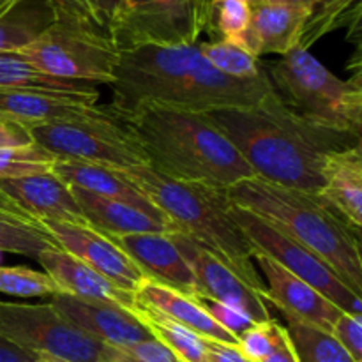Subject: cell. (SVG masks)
Listing matches in <instances>:
<instances>
[{
    "mask_svg": "<svg viewBox=\"0 0 362 362\" xmlns=\"http://www.w3.org/2000/svg\"><path fill=\"white\" fill-rule=\"evenodd\" d=\"M202 303V306L205 308L209 315L221 325L225 331H228L230 334L235 336L239 339V336L243 334L246 329H250L251 325L257 324L246 311H243L240 308L230 306V304H223L218 303V300H211V299H198Z\"/></svg>",
    "mask_w": 362,
    "mask_h": 362,
    "instance_id": "obj_38",
    "label": "cell"
},
{
    "mask_svg": "<svg viewBox=\"0 0 362 362\" xmlns=\"http://www.w3.org/2000/svg\"><path fill=\"white\" fill-rule=\"evenodd\" d=\"M37 262L45 269L46 274L62 290V296L90 300V303L113 304V306L127 308V310L134 308L133 293L113 285L105 276L92 271L88 265L64 251L62 247L52 246L41 251Z\"/></svg>",
    "mask_w": 362,
    "mask_h": 362,
    "instance_id": "obj_20",
    "label": "cell"
},
{
    "mask_svg": "<svg viewBox=\"0 0 362 362\" xmlns=\"http://www.w3.org/2000/svg\"><path fill=\"white\" fill-rule=\"evenodd\" d=\"M52 172L67 186L80 187L88 193L98 194V197L124 202V204L133 205L161 221H166L165 216L151 204V200L138 187L127 182L115 168L95 165V163L78 161V159H57Z\"/></svg>",
    "mask_w": 362,
    "mask_h": 362,
    "instance_id": "obj_23",
    "label": "cell"
},
{
    "mask_svg": "<svg viewBox=\"0 0 362 362\" xmlns=\"http://www.w3.org/2000/svg\"><path fill=\"white\" fill-rule=\"evenodd\" d=\"M0 334L37 356L66 362L105 359V343L85 334L52 303L18 304L0 300Z\"/></svg>",
    "mask_w": 362,
    "mask_h": 362,
    "instance_id": "obj_8",
    "label": "cell"
},
{
    "mask_svg": "<svg viewBox=\"0 0 362 362\" xmlns=\"http://www.w3.org/2000/svg\"><path fill=\"white\" fill-rule=\"evenodd\" d=\"M0 293L14 297H55L62 296V290L46 272L21 267H2L0 265Z\"/></svg>",
    "mask_w": 362,
    "mask_h": 362,
    "instance_id": "obj_34",
    "label": "cell"
},
{
    "mask_svg": "<svg viewBox=\"0 0 362 362\" xmlns=\"http://www.w3.org/2000/svg\"><path fill=\"white\" fill-rule=\"evenodd\" d=\"M253 260L258 272H262V279L265 278L262 299L267 303V306L272 304L278 308L285 318H293L331 332L336 318L343 313L336 304H332L313 286L290 274L267 255L255 251Z\"/></svg>",
    "mask_w": 362,
    "mask_h": 362,
    "instance_id": "obj_14",
    "label": "cell"
},
{
    "mask_svg": "<svg viewBox=\"0 0 362 362\" xmlns=\"http://www.w3.org/2000/svg\"><path fill=\"white\" fill-rule=\"evenodd\" d=\"M32 144L30 131L21 124L0 115V148L18 147V145Z\"/></svg>",
    "mask_w": 362,
    "mask_h": 362,
    "instance_id": "obj_40",
    "label": "cell"
},
{
    "mask_svg": "<svg viewBox=\"0 0 362 362\" xmlns=\"http://www.w3.org/2000/svg\"><path fill=\"white\" fill-rule=\"evenodd\" d=\"M112 239L141 269L147 279L197 299L200 297L193 272L177 244L173 243L172 232L134 233V235L112 237Z\"/></svg>",
    "mask_w": 362,
    "mask_h": 362,
    "instance_id": "obj_16",
    "label": "cell"
},
{
    "mask_svg": "<svg viewBox=\"0 0 362 362\" xmlns=\"http://www.w3.org/2000/svg\"><path fill=\"white\" fill-rule=\"evenodd\" d=\"M0 115L30 129L64 120L112 117L115 112L110 105H99V99L28 88H0Z\"/></svg>",
    "mask_w": 362,
    "mask_h": 362,
    "instance_id": "obj_15",
    "label": "cell"
},
{
    "mask_svg": "<svg viewBox=\"0 0 362 362\" xmlns=\"http://www.w3.org/2000/svg\"><path fill=\"white\" fill-rule=\"evenodd\" d=\"M57 158L37 144L0 148V180L52 172Z\"/></svg>",
    "mask_w": 362,
    "mask_h": 362,
    "instance_id": "obj_33",
    "label": "cell"
},
{
    "mask_svg": "<svg viewBox=\"0 0 362 362\" xmlns=\"http://www.w3.org/2000/svg\"><path fill=\"white\" fill-rule=\"evenodd\" d=\"M133 311L141 324L148 329L152 338L168 346L182 362H209L207 343L191 329L170 320L156 310L134 303Z\"/></svg>",
    "mask_w": 362,
    "mask_h": 362,
    "instance_id": "obj_28",
    "label": "cell"
},
{
    "mask_svg": "<svg viewBox=\"0 0 362 362\" xmlns=\"http://www.w3.org/2000/svg\"><path fill=\"white\" fill-rule=\"evenodd\" d=\"M0 216L2 218H9V219H16V221L21 223H28V225H34V226H42L41 223L35 221L32 216H28L27 212L23 211L21 207H18L6 193L0 191Z\"/></svg>",
    "mask_w": 362,
    "mask_h": 362,
    "instance_id": "obj_44",
    "label": "cell"
},
{
    "mask_svg": "<svg viewBox=\"0 0 362 362\" xmlns=\"http://www.w3.org/2000/svg\"><path fill=\"white\" fill-rule=\"evenodd\" d=\"M18 0H0L13 4ZM55 14V21L74 25L113 42L122 0H45Z\"/></svg>",
    "mask_w": 362,
    "mask_h": 362,
    "instance_id": "obj_27",
    "label": "cell"
},
{
    "mask_svg": "<svg viewBox=\"0 0 362 362\" xmlns=\"http://www.w3.org/2000/svg\"><path fill=\"white\" fill-rule=\"evenodd\" d=\"M336 341L349 352L354 362H362V317L343 311L331 329Z\"/></svg>",
    "mask_w": 362,
    "mask_h": 362,
    "instance_id": "obj_39",
    "label": "cell"
},
{
    "mask_svg": "<svg viewBox=\"0 0 362 362\" xmlns=\"http://www.w3.org/2000/svg\"><path fill=\"white\" fill-rule=\"evenodd\" d=\"M115 170L151 200L175 232L202 244L264 296V279L253 260L255 247L230 216L226 189L168 179L148 165Z\"/></svg>",
    "mask_w": 362,
    "mask_h": 362,
    "instance_id": "obj_5",
    "label": "cell"
},
{
    "mask_svg": "<svg viewBox=\"0 0 362 362\" xmlns=\"http://www.w3.org/2000/svg\"><path fill=\"white\" fill-rule=\"evenodd\" d=\"M34 362H66V361H60V359H53V357H45V356H39L37 359Z\"/></svg>",
    "mask_w": 362,
    "mask_h": 362,
    "instance_id": "obj_46",
    "label": "cell"
},
{
    "mask_svg": "<svg viewBox=\"0 0 362 362\" xmlns=\"http://www.w3.org/2000/svg\"><path fill=\"white\" fill-rule=\"evenodd\" d=\"M296 4H299V6L306 7V9H308V11H310V9H311V7H313L315 0H296Z\"/></svg>",
    "mask_w": 362,
    "mask_h": 362,
    "instance_id": "obj_45",
    "label": "cell"
},
{
    "mask_svg": "<svg viewBox=\"0 0 362 362\" xmlns=\"http://www.w3.org/2000/svg\"><path fill=\"white\" fill-rule=\"evenodd\" d=\"M310 11L299 4L260 0L251 4V20L240 46L257 59L286 55L299 46L300 32Z\"/></svg>",
    "mask_w": 362,
    "mask_h": 362,
    "instance_id": "obj_18",
    "label": "cell"
},
{
    "mask_svg": "<svg viewBox=\"0 0 362 362\" xmlns=\"http://www.w3.org/2000/svg\"><path fill=\"white\" fill-rule=\"evenodd\" d=\"M14 53L48 76L108 87L119 62V48L112 41L64 21H55Z\"/></svg>",
    "mask_w": 362,
    "mask_h": 362,
    "instance_id": "obj_7",
    "label": "cell"
},
{
    "mask_svg": "<svg viewBox=\"0 0 362 362\" xmlns=\"http://www.w3.org/2000/svg\"><path fill=\"white\" fill-rule=\"evenodd\" d=\"M283 325L276 320L257 322L239 336V352L250 362H262L274 350L283 332Z\"/></svg>",
    "mask_w": 362,
    "mask_h": 362,
    "instance_id": "obj_36",
    "label": "cell"
},
{
    "mask_svg": "<svg viewBox=\"0 0 362 362\" xmlns=\"http://www.w3.org/2000/svg\"><path fill=\"white\" fill-rule=\"evenodd\" d=\"M0 88H28L52 94L99 99L98 85L48 76L25 62L18 53H0Z\"/></svg>",
    "mask_w": 362,
    "mask_h": 362,
    "instance_id": "obj_26",
    "label": "cell"
},
{
    "mask_svg": "<svg viewBox=\"0 0 362 362\" xmlns=\"http://www.w3.org/2000/svg\"><path fill=\"white\" fill-rule=\"evenodd\" d=\"M204 59L226 76L239 78H255L262 73V60L251 55L246 48L232 41L218 39L212 42H198Z\"/></svg>",
    "mask_w": 362,
    "mask_h": 362,
    "instance_id": "obj_31",
    "label": "cell"
},
{
    "mask_svg": "<svg viewBox=\"0 0 362 362\" xmlns=\"http://www.w3.org/2000/svg\"><path fill=\"white\" fill-rule=\"evenodd\" d=\"M207 115L255 175L310 193L322 187L327 156L361 145V134L296 112L276 90L253 106L212 110Z\"/></svg>",
    "mask_w": 362,
    "mask_h": 362,
    "instance_id": "obj_1",
    "label": "cell"
},
{
    "mask_svg": "<svg viewBox=\"0 0 362 362\" xmlns=\"http://www.w3.org/2000/svg\"><path fill=\"white\" fill-rule=\"evenodd\" d=\"M42 226L59 247L83 262L92 271L105 276L119 288L133 293L145 279L141 269L110 235L99 232L90 223L45 221Z\"/></svg>",
    "mask_w": 362,
    "mask_h": 362,
    "instance_id": "obj_12",
    "label": "cell"
},
{
    "mask_svg": "<svg viewBox=\"0 0 362 362\" xmlns=\"http://www.w3.org/2000/svg\"><path fill=\"white\" fill-rule=\"evenodd\" d=\"M37 357V354L16 345L9 338L0 334V362H34Z\"/></svg>",
    "mask_w": 362,
    "mask_h": 362,
    "instance_id": "obj_41",
    "label": "cell"
},
{
    "mask_svg": "<svg viewBox=\"0 0 362 362\" xmlns=\"http://www.w3.org/2000/svg\"><path fill=\"white\" fill-rule=\"evenodd\" d=\"M55 23V14L45 0L0 4V53L20 52Z\"/></svg>",
    "mask_w": 362,
    "mask_h": 362,
    "instance_id": "obj_25",
    "label": "cell"
},
{
    "mask_svg": "<svg viewBox=\"0 0 362 362\" xmlns=\"http://www.w3.org/2000/svg\"><path fill=\"white\" fill-rule=\"evenodd\" d=\"M318 197L331 205L350 226H362V148L338 151L327 156Z\"/></svg>",
    "mask_w": 362,
    "mask_h": 362,
    "instance_id": "obj_22",
    "label": "cell"
},
{
    "mask_svg": "<svg viewBox=\"0 0 362 362\" xmlns=\"http://www.w3.org/2000/svg\"><path fill=\"white\" fill-rule=\"evenodd\" d=\"M49 303L85 334L105 345L126 346L152 338L136 313L127 308L90 303L71 296H55Z\"/></svg>",
    "mask_w": 362,
    "mask_h": 362,
    "instance_id": "obj_17",
    "label": "cell"
},
{
    "mask_svg": "<svg viewBox=\"0 0 362 362\" xmlns=\"http://www.w3.org/2000/svg\"><path fill=\"white\" fill-rule=\"evenodd\" d=\"M214 0H122L113 30L119 49L141 45H197L211 27Z\"/></svg>",
    "mask_w": 362,
    "mask_h": 362,
    "instance_id": "obj_9",
    "label": "cell"
},
{
    "mask_svg": "<svg viewBox=\"0 0 362 362\" xmlns=\"http://www.w3.org/2000/svg\"><path fill=\"white\" fill-rule=\"evenodd\" d=\"M205 343H207L209 362H250L239 352V346L225 345L211 339H205Z\"/></svg>",
    "mask_w": 362,
    "mask_h": 362,
    "instance_id": "obj_42",
    "label": "cell"
},
{
    "mask_svg": "<svg viewBox=\"0 0 362 362\" xmlns=\"http://www.w3.org/2000/svg\"><path fill=\"white\" fill-rule=\"evenodd\" d=\"M230 216L239 225L246 239L250 240L255 251L267 255L272 260L278 262L285 267L290 274L299 278L300 281L308 283L315 290L327 297L332 304L341 311L350 315H361L362 317V300L357 293H354L334 271L325 262H322L317 255L311 253L299 243L290 239L283 232L262 219L260 216L253 214L247 209L230 202Z\"/></svg>",
    "mask_w": 362,
    "mask_h": 362,
    "instance_id": "obj_11",
    "label": "cell"
},
{
    "mask_svg": "<svg viewBox=\"0 0 362 362\" xmlns=\"http://www.w3.org/2000/svg\"><path fill=\"white\" fill-rule=\"evenodd\" d=\"M251 20V4L247 0H214L211 27L221 34V39L240 45Z\"/></svg>",
    "mask_w": 362,
    "mask_h": 362,
    "instance_id": "obj_35",
    "label": "cell"
},
{
    "mask_svg": "<svg viewBox=\"0 0 362 362\" xmlns=\"http://www.w3.org/2000/svg\"><path fill=\"white\" fill-rule=\"evenodd\" d=\"M34 144L57 159H78L110 168H129L145 165L140 148L122 124L112 117L64 120L30 127Z\"/></svg>",
    "mask_w": 362,
    "mask_h": 362,
    "instance_id": "obj_10",
    "label": "cell"
},
{
    "mask_svg": "<svg viewBox=\"0 0 362 362\" xmlns=\"http://www.w3.org/2000/svg\"><path fill=\"white\" fill-rule=\"evenodd\" d=\"M117 119L140 148L145 165L168 179L228 189L255 177L207 113L145 101L117 113Z\"/></svg>",
    "mask_w": 362,
    "mask_h": 362,
    "instance_id": "obj_3",
    "label": "cell"
},
{
    "mask_svg": "<svg viewBox=\"0 0 362 362\" xmlns=\"http://www.w3.org/2000/svg\"><path fill=\"white\" fill-rule=\"evenodd\" d=\"M134 303L156 310L170 320L184 325L202 336L204 339L225 343V345H239V339L221 327L211 315L205 311L200 300L193 296L173 290L161 283L151 281L145 278L134 292Z\"/></svg>",
    "mask_w": 362,
    "mask_h": 362,
    "instance_id": "obj_21",
    "label": "cell"
},
{
    "mask_svg": "<svg viewBox=\"0 0 362 362\" xmlns=\"http://www.w3.org/2000/svg\"><path fill=\"white\" fill-rule=\"evenodd\" d=\"M173 243L182 253L197 281L198 299H211L246 311L255 322L271 320V311L260 293L247 286L214 253L180 232H172Z\"/></svg>",
    "mask_w": 362,
    "mask_h": 362,
    "instance_id": "obj_13",
    "label": "cell"
},
{
    "mask_svg": "<svg viewBox=\"0 0 362 362\" xmlns=\"http://www.w3.org/2000/svg\"><path fill=\"white\" fill-rule=\"evenodd\" d=\"M81 212L94 228L110 237L134 235V233L175 232L170 223L161 221L140 209L112 198L98 197L94 193L71 186Z\"/></svg>",
    "mask_w": 362,
    "mask_h": 362,
    "instance_id": "obj_24",
    "label": "cell"
},
{
    "mask_svg": "<svg viewBox=\"0 0 362 362\" xmlns=\"http://www.w3.org/2000/svg\"><path fill=\"white\" fill-rule=\"evenodd\" d=\"M359 20V0H315L300 32L299 48L310 49L329 32L356 23Z\"/></svg>",
    "mask_w": 362,
    "mask_h": 362,
    "instance_id": "obj_29",
    "label": "cell"
},
{
    "mask_svg": "<svg viewBox=\"0 0 362 362\" xmlns=\"http://www.w3.org/2000/svg\"><path fill=\"white\" fill-rule=\"evenodd\" d=\"M59 244L46 232L45 226H34L16 219L0 216V251L2 253L23 255L37 260L39 253Z\"/></svg>",
    "mask_w": 362,
    "mask_h": 362,
    "instance_id": "obj_32",
    "label": "cell"
},
{
    "mask_svg": "<svg viewBox=\"0 0 362 362\" xmlns=\"http://www.w3.org/2000/svg\"><path fill=\"white\" fill-rule=\"evenodd\" d=\"M279 98L296 112L361 134V69L341 80L315 59L310 49L293 48L272 62H262Z\"/></svg>",
    "mask_w": 362,
    "mask_h": 362,
    "instance_id": "obj_6",
    "label": "cell"
},
{
    "mask_svg": "<svg viewBox=\"0 0 362 362\" xmlns=\"http://www.w3.org/2000/svg\"><path fill=\"white\" fill-rule=\"evenodd\" d=\"M226 197L317 255L354 293L362 296L361 232L317 193L255 175L228 187Z\"/></svg>",
    "mask_w": 362,
    "mask_h": 362,
    "instance_id": "obj_4",
    "label": "cell"
},
{
    "mask_svg": "<svg viewBox=\"0 0 362 362\" xmlns=\"http://www.w3.org/2000/svg\"><path fill=\"white\" fill-rule=\"evenodd\" d=\"M262 362H299L296 350H293L292 339H290L288 332H286V327L283 329L281 336H279V341L276 343L274 350L269 354L267 359Z\"/></svg>",
    "mask_w": 362,
    "mask_h": 362,
    "instance_id": "obj_43",
    "label": "cell"
},
{
    "mask_svg": "<svg viewBox=\"0 0 362 362\" xmlns=\"http://www.w3.org/2000/svg\"><path fill=\"white\" fill-rule=\"evenodd\" d=\"M0 191L41 225L45 221L88 223L71 186L53 172L0 180Z\"/></svg>",
    "mask_w": 362,
    "mask_h": 362,
    "instance_id": "obj_19",
    "label": "cell"
},
{
    "mask_svg": "<svg viewBox=\"0 0 362 362\" xmlns=\"http://www.w3.org/2000/svg\"><path fill=\"white\" fill-rule=\"evenodd\" d=\"M112 110L127 112L138 103H159L193 112L253 106L274 92L267 73L226 76L211 66L197 45H141L119 49Z\"/></svg>",
    "mask_w": 362,
    "mask_h": 362,
    "instance_id": "obj_2",
    "label": "cell"
},
{
    "mask_svg": "<svg viewBox=\"0 0 362 362\" xmlns=\"http://www.w3.org/2000/svg\"><path fill=\"white\" fill-rule=\"evenodd\" d=\"M103 362H182L156 338L126 346L106 345Z\"/></svg>",
    "mask_w": 362,
    "mask_h": 362,
    "instance_id": "obj_37",
    "label": "cell"
},
{
    "mask_svg": "<svg viewBox=\"0 0 362 362\" xmlns=\"http://www.w3.org/2000/svg\"><path fill=\"white\" fill-rule=\"evenodd\" d=\"M286 332L292 339L299 362H354L331 332L304 322L285 318Z\"/></svg>",
    "mask_w": 362,
    "mask_h": 362,
    "instance_id": "obj_30",
    "label": "cell"
}]
</instances>
